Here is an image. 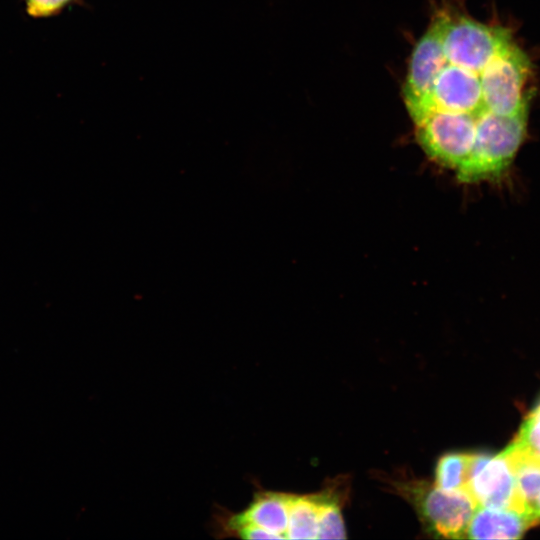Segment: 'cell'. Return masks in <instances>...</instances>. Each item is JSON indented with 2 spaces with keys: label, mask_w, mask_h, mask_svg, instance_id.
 I'll return each mask as SVG.
<instances>
[{
  "label": "cell",
  "mask_w": 540,
  "mask_h": 540,
  "mask_svg": "<svg viewBox=\"0 0 540 540\" xmlns=\"http://www.w3.org/2000/svg\"><path fill=\"white\" fill-rule=\"evenodd\" d=\"M513 42L511 31L457 11L437 12L414 46L403 100L418 142L458 173L470 160L491 111L487 65Z\"/></svg>",
  "instance_id": "6da1fadb"
},
{
  "label": "cell",
  "mask_w": 540,
  "mask_h": 540,
  "mask_svg": "<svg viewBox=\"0 0 540 540\" xmlns=\"http://www.w3.org/2000/svg\"><path fill=\"white\" fill-rule=\"evenodd\" d=\"M414 504L425 528L441 538H464L478 508L469 490H444L423 482L405 484L401 489Z\"/></svg>",
  "instance_id": "7a4b0ae2"
},
{
  "label": "cell",
  "mask_w": 540,
  "mask_h": 540,
  "mask_svg": "<svg viewBox=\"0 0 540 540\" xmlns=\"http://www.w3.org/2000/svg\"><path fill=\"white\" fill-rule=\"evenodd\" d=\"M466 488L478 506L524 513L517 497L512 464L504 450L497 455L474 454Z\"/></svg>",
  "instance_id": "3957f363"
},
{
  "label": "cell",
  "mask_w": 540,
  "mask_h": 540,
  "mask_svg": "<svg viewBox=\"0 0 540 540\" xmlns=\"http://www.w3.org/2000/svg\"><path fill=\"white\" fill-rule=\"evenodd\" d=\"M529 517L514 509L478 506L466 532L470 539H518L532 527Z\"/></svg>",
  "instance_id": "277c9868"
},
{
  "label": "cell",
  "mask_w": 540,
  "mask_h": 540,
  "mask_svg": "<svg viewBox=\"0 0 540 540\" xmlns=\"http://www.w3.org/2000/svg\"><path fill=\"white\" fill-rule=\"evenodd\" d=\"M290 500L291 495L286 493H257L245 511L234 516L231 515L228 521L258 526L276 535L279 539L285 538Z\"/></svg>",
  "instance_id": "5b68a950"
},
{
  "label": "cell",
  "mask_w": 540,
  "mask_h": 540,
  "mask_svg": "<svg viewBox=\"0 0 540 540\" xmlns=\"http://www.w3.org/2000/svg\"><path fill=\"white\" fill-rule=\"evenodd\" d=\"M504 452L512 464L519 503L531 520V510L540 493V458L516 440Z\"/></svg>",
  "instance_id": "8992f818"
},
{
  "label": "cell",
  "mask_w": 540,
  "mask_h": 540,
  "mask_svg": "<svg viewBox=\"0 0 540 540\" xmlns=\"http://www.w3.org/2000/svg\"><path fill=\"white\" fill-rule=\"evenodd\" d=\"M319 495H291L285 538L316 539L319 527Z\"/></svg>",
  "instance_id": "52a82bcc"
},
{
  "label": "cell",
  "mask_w": 540,
  "mask_h": 540,
  "mask_svg": "<svg viewBox=\"0 0 540 540\" xmlns=\"http://www.w3.org/2000/svg\"><path fill=\"white\" fill-rule=\"evenodd\" d=\"M474 454L447 453L436 465L435 486L444 490L465 488Z\"/></svg>",
  "instance_id": "ba28073f"
},
{
  "label": "cell",
  "mask_w": 540,
  "mask_h": 540,
  "mask_svg": "<svg viewBox=\"0 0 540 540\" xmlns=\"http://www.w3.org/2000/svg\"><path fill=\"white\" fill-rule=\"evenodd\" d=\"M320 511L317 538L344 539L346 538L344 521L337 499L326 492L318 494Z\"/></svg>",
  "instance_id": "9c48e42d"
},
{
  "label": "cell",
  "mask_w": 540,
  "mask_h": 540,
  "mask_svg": "<svg viewBox=\"0 0 540 540\" xmlns=\"http://www.w3.org/2000/svg\"><path fill=\"white\" fill-rule=\"evenodd\" d=\"M514 440L540 458V402L525 418Z\"/></svg>",
  "instance_id": "30bf717a"
},
{
  "label": "cell",
  "mask_w": 540,
  "mask_h": 540,
  "mask_svg": "<svg viewBox=\"0 0 540 540\" xmlns=\"http://www.w3.org/2000/svg\"><path fill=\"white\" fill-rule=\"evenodd\" d=\"M29 14L35 17L52 15L60 11L71 0H25Z\"/></svg>",
  "instance_id": "8fae6325"
},
{
  "label": "cell",
  "mask_w": 540,
  "mask_h": 540,
  "mask_svg": "<svg viewBox=\"0 0 540 540\" xmlns=\"http://www.w3.org/2000/svg\"><path fill=\"white\" fill-rule=\"evenodd\" d=\"M530 516L533 525H537L540 523V493L534 502Z\"/></svg>",
  "instance_id": "7c38bea8"
}]
</instances>
